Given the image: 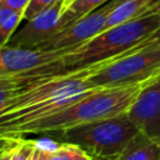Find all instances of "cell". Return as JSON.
I'll return each instance as SVG.
<instances>
[{"label": "cell", "mask_w": 160, "mask_h": 160, "mask_svg": "<svg viewBox=\"0 0 160 160\" xmlns=\"http://www.w3.org/2000/svg\"><path fill=\"white\" fill-rule=\"evenodd\" d=\"M108 62L29 75L28 84L0 110V134L11 135L20 126L50 116L82 99L96 89L90 76Z\"/></svg>", "instance_id": "cell-1"}, {"label": "cell", "mask_w": 160, "mask_h": 160, "mask_svg": "<svg viewBox=\"0 0 160 160\" xmlns=\"http://www.w3.org/2000/svg\"><path fill=\"white\" fill-rule=\"evenodd\" d=\"M145 84L115 88H96L70 106L34 122L16 129L11 135L20 138L29 134L60 132L81 124L114 118L129 111Z\"/></svg>", "instance_id": "cell-2"}, {"label": "cell", "mask_w": 160, "mask_h": 160, "mask_svg": "<svg viewBox=\"0 0 160 160\" xmlns=\"http://www.w3.org/2000/svg\"><path fill=\"white\" fill-rule=\"evenodd\" d=\"M160 26V14H145L138 19L109 28L64 55L66 69H78L98 62L112 61L130 52Z\"/></svg>", "instance_id": "cell-3"}, {"label": "cell", "mask_w": 160, "mask_h": 160, "mask_svg": "<svg viewBox=\"0 0 160 160\" xmlns=\"http://www.w3.org/2000/svg\"><path fill=\"white\" fill-rule=\"evenodd\" d=\"M128 112L65 129L59 134L61 142L80 146L94 160H115L139 134Z\"/></svg>", "instance_id": "cell-4"}, {"label": "cell", "mask_w": 160, "mask_h": 160, "mask_svg": "<svg viewBox=\"0 0 160 160\" xmlns=\"http://www.w3.org/2000/svg\"><path fill=\"white\" fill-rule=\"evenodd\" d=\"M160 76V46L131 50L102 65L90 76L95 88L146 84Z\"/></svg>", "instance_id": "cell-5"}, {"label": "cell", "mask_w": 160, "mask_h": 160, "mask_svg": "<svg viewBox=\"0 0 160 160\" xmlns=\"http://www.w3.org/2000/svg\"><path fill=\"white\" fill-rule=\"evenodd\" d=\"M62 50L6 45L0 49V59L6 75H45L65 70Z\"/></svg>", "instance_id": "cell-6"}, {"label": "cell", "mask_w": 160, "mask_h": 160, "mask_svg": "<svg viewBox=\"0 0 160 160\" xmlns=\"http://www.w3.org/2000/svg\"><path fill=\"white\" fill-rule=\"evenodd\" d=\"M122 1L124 0H109L102 6L89 12L88 15L72 22L64 30L59 31L49 40L34 48L46 50H62L68 52L72 49L84 45L85 42H88L89 40H91L105 30L110 12Z\"/></svg>", "instance_id": "cell-7"}, {"label": "cell", "mask_w": 160, "mask_h": 160, "mask_svg": "<svg viewBox=\"0 0 160 160\" xmlns=\"http://www.w3.org/2000/svg\"><path fill=\"white\" fill-rule=\"evenodd\" d=\"M66 9V0H58L54 5L28 20L11 36L8 45L34 48L49 40L62 30V15Z\"/></svg>", "instance_id": "cell-8"}, {"label": "cell", "mask_w": 160, "mask_h": 160, "mask_svg": "<svg viewBox=\"0 0 160 160\" xmlns=\"http://www.w3.org/2000/svg\"><path fill=\"white\" fill-rule=\"evenodd\" d=\"M128 115L140 132L160 142V76L142 86Z\"/></svg>", "instance_id": "cell-9"}, {"label": "cell", "mask_w": 160, "mask_h": 160, "mask_svg": "<svg viewBox=\"0 0 160 160\" xmlns=\"http://www.w3.org/2000/svg\"><path fill=\"white\" fill-rule=\"evenodd\" d=\"M115 160H160V142L139 132Z\"/></svg>", "instance_id": "cell-10"}, {"label": "cell", "mask_w": 160, "mask_h": 160, "mask_svg": "<svg viewBox=\"0 0 160 160\" xmlns=\"http://www.w3.org/2000/svg\"><path fill=\"white\" fill-rule=\"evenodd\" d=\"M149 4L150 0H124L110 12L105 30L145 15Z\"/></svg>", "instance_id": "cell-11"}, {"label": "cell", "mask_w": 160, "mask_h": 160, "mask_svg": "<svg viewBox=\"0 0 160 160\" xmlns=\"http://www.w3.org/2000/svg\"><path fill=\"white\" fill-rule=\"evenodd\" d=\"M109 0H74L71 1L62 15V30L71 25L72 22L78 21L82 16L88 15L89 12L96 10L98 8L106 4Z\"/></svg>", "instance_id": "cell-12"}, {"label": "cell", "mask_w": 160, "mask_h": 160, "mask_svg": "<svg viewBox=\"0 0 160 160\" xmlns=\"http://www.w3.org/2000/svg\"><path fill=\"white\" fill-rule=\"evenodd\" d=\"M28 81L29 76L24 74L0 76V110L9 104V101L28 84Z\"/></svg>", "instance_id": "cell-13"}, {"label": "cell", "mask_w": 160, "mask_h": 160, "mask_svg": "<svg viewBox=\"0 0 160 160\" xmlns=\"http://www.w3.org/2000/svg\"><path fill=\"white\" fill-rule=\"evenodd\" d=\"M49 160H94V159L78 145L69 142H59L55 149L49 151Z\"/></svg>", "instance_id": "cell-14"}, {"label": "cell", "mask_w": 160, "mask_h": 160, "mask_svg": "<svg viewBox=\"0 0 160 160\" xmlns=\"http://www.w3.org/2000/svg\"><path fill=\"white\" fill-rule=\"evenodd\" d=\"M38 151V142L35 140H26L19 138L18 144L10 150L11 160H35Z\"/></svg>", "instance_id": "cell-15"}, {"label": "cell", "mask_w": 160, "mask_h": 160, "mask_svg": "<svg viewBox=\"0 0 160 160\" xmlns=\"http://www.w3.org/2000/svg\"><path fill=\"white\" fill-rule=\"evenodd\" d=\"M22 20H24V12L16 11L4 24L0 25V49L9 44L11 36L15 34V30L18 29L19 24Z\"/></svg>", "instance_id": "cell-16"}, {"label": "cell", "mask_w": 160, "mask_h": 160, "mask_svg": "<svg viewBox=\"0 0 160 160\" xmlns=\"http://www.w3.org/2000/svg\"><path fill=\"white\" fill-rule=\"evenodd\" d=\"M56 1L58 0H30L29 5L26 6V9L24 11V20L28 21V20L32 19L41 11H44L48 8H50L51 5H54Z\"/></svg>", "instance_id": "cell-17"}, {"label": "cell", "mask_w": 160, "mask_h": 160, "mask_svg": "<svg viewBox=\"0 0 160 160\" xmlns=\"http://www.w3.org/2000/svg\"><path fill=\"white\" fill-rule=\"evenodd\" d=\"M160 46V26L156 31H154L148 39H145L141 44H139L135 49L132 50H138V49H144V48H158Z\"/></svg>", "instance_id": "cell-18"}, {"label": "cell", "mask_w": 160, "mask_h": 160, "mask_svg": "<svg viewBox=\"0 0 160 160\" xmlns=\"http://www.w3.org/2000/svg\"><path fill=\"white\" fill-rule=\"evenodd\" d=\"M18 141H19V138L0 134V152L9 151L10 149H12L18 144Z\"/></svg>", "instance_id": "cell-19"}, {"label": "cell", "mask_w": 160, "mask_h": 160, "mask_svg": "<svg viewBox=\"0 0 160 160\" xmlns=\"http://www.w3.org/2000/svg\"><path fill=\"white\" fill-rule=\"evenodd\" d=\"M0 2H4L5 5L10 6L12 10L15 11H20V12H24L26 6L29 5L30 0H1Z\"/></svg>", "instance_id": "cell-20"}, {"label": "cell", "mask_w": 160, "mask_h": 160, "mask_svg": "<svg viewBox=\"0 0 160 160\" xmlns=\"http://www.w3.org/2000/svg\"><path fill=\"white\" fill-rule=\"evenodd\" d=\"M152 12H159V14H160V1H159V2H158V4H156V5L150 10V12H149V14H152Z\"/></svg>", "instance_id": "cell-21"}, {"label": "cell", "mask_w": 160, "mask_h": 160, "mask_svg": "<svg viewBox=\"0 0 160 160\" xmlns=\"http://www.w3.org/2000/svg\"><path fill=\"white\" fill-rule=\"evenodd\" d=\"M10 150H11V149H10ZM10 150H9V151H6V152L4 154V156H2V159H1V160H11V159H10Z\"/></svg>", "instance_id": "cell-22"}, {"label": "cell", "mask_w": 160, "mask_h": 160, "mask_svg": "<svg viewBox=\"0 0 160 160\" xmlns=\"http://www.w3.org/2000/svg\"><path fill=\"white\" fill-rule=\"evenodd\" d=\"M2 75H6V74L4 72V69H2V65H1V59H0V76H2Z\"/></svg>", "instance_id": "cell-23"}, {"label": "cell", "mask_w": 160, "mask_h": 160, "mask_svg": "<svg viewBox=\"0 0 160 160\" xmlns=\"http://www.w3.org/2000/svg\"><path fill=\"white\" fill-rule=\"evenodd\" d=\"M5 152H6V151H2V152H0V160L2 159V156H4V154H5Z\"/></svg>", "instance_id": "cell-24"}, {"label": "cell", "mask_w": 160, "mask_h": 160, "mask_svg": "<svg viewBox=\"0 0 160 160\" xmlns=\"http://www.w3.org/2000/svg\"><path fill=\"white\" fill-rule=\"evenodd\" d=\"M71 1H74V0H66V6H68V5H69Z\"/></svg>", "instance_id": "cell-25"}, {"label": "cell", "mask_w": 160, "mask_h": 160, "mask_svg": "<svg viewBox=\"0 0 160 160\" xmlns=\"http://www.w3.org/2000/svg\"><path fill=\"white\" fill-rule=\"evenodd\" d=\"M0 1H1V0H0Z\"/></svg>", "instance_id": "cell-26"}]
</instances>
